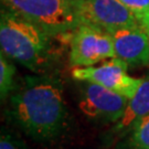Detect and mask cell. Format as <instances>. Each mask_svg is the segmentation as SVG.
I'll list each match as a JSON object with an SVG mask.
<instances>
[{"instance_id": "6da1fadb", "label": "cell", "mask_w": 149, "mask_h": 149, "mask_svg": "<svg viewBox=\"0 0 149 149\" xmlns=\"http://www.w3.org/2000/svg\"><path fill=\"white\" fill-rule=\"evenodd\" d=\"M7 117L30 138L51 143L69 125V111L63 86L49 75L26 76L9 96Z\"/></svg>"}, {"instance_id": "7a4b0ae2", "label": "cell", "mask_w": 149, "mask_h": 149, "mask_svg": "<svg viewBox=\"0 0 149 149\" xmlns=\"http://www.w3.org/2000/svg\"><path fill=\"white\" fill-rule=\"evenodd\" d=\"M53 37L15 11L2 6L0 16V45L7 58L15 60L38 74L53 65L59 55Z\"/></svg>"}, {"instance_id": "3957f363", "label": "cell", "mask_w": 149, "mask_h": 149, "mask_svg": "<svg viewBox=\"0 0 149 149\" xmlns=\"http://www.w3.org/2000/svg\"><path fill=\"white\" fill-rule=\"evenodd\" d=\"M1 2L49 34L68 41L80 26L74 0H1Z\"/></svg>"}, {"instance_id": "277c9868", "label": "cell", "mask_w": 149, "mask_h": 149, "mask_svg": "<svg viewBox=\"0 0 149 149\" xmlns=\"http://www.w3.org/2000/svg\"><path fill=\"white\" fill-rule=\"evenodd\" d=\"M80 24H88L107 33L118 29L141 27L120 0H74Z\"/></svg>"}, {"instance_id": "5b68a950", "label": "cell", "mask_w": 149, "mask_h": 149, "mask_svg": "<svg viewBox=\"0 0 149 149\" xmlns=\"http://www.w3.org/2000/svg\"><path fill=\"white\" fill-rule=\"evenodd\" d=\"M115 58L109 33L88 24H80L70 40V64L73 68L92 66Z\"/></svg>"}, {"instance_id": "8992f818", "label": "cell", "mask_w": 149, "mask_h": 149, "mask_svg": "<svg viewBox=\"0 0 149 149\" xmlns=\"http://www.w3.org/2000/svg\"><path fill=\"white\" fill-rule=\"evenodd\" d=\"M128 65L118 58L109 59L101 65L74 68L72 76L82 82H91L132 98L141 84L143 79H136L127 73Z\"/></svg>"}, {"instance_id": "52a82bcc", "label": "cell", "mask_w": 149, "mask_h": 149, "mask_svg": "<svg viewBox=\"0 0 149 149\" xmlns=\"http://www.w3.org/2000/svg\"><path fill=\"white\" fill-rule=\"evenodd\" d=\"M128 100L104 86L85 82L81 88L79 107L82 114L91 119L116 123L127 106Z\"/></svg>"}, {"instance_id": "ba28073f", "label": "cell", "mask_w": 149, "mask_h": 149, "mask_svg": "<svg viewBox=\"0 0 149 149\" xmlns=\"http://www.w3.org/2000/svg\"><path fill=\"white\" fill-rule=\"evenodd\" d=\"M115 58L128 66L145 65L149 62V31L143 27L122 28L111 33Z\"/></svg>"}, {"instance_id": "9c48e42d", "label": "cell", "mask_w": 149, "mask_h": 149, "mask_svg": "<svg viewBox=\"0 0 149 149\" xmlns=\"http://www.w3.org/2000/svg\"><path fill=\"white\" fill-rule=\"evenodd\" d=\"M149 114V76L144 77L135 95L128 100L123 115L115 123L114 132L117 134L130 133L136 124Z\"/></svg>"}, {"instance_id": "30bf717a", "label": "cell", "mask_w": 149, "mask_h": 149, "mask_svg": "<svg viewBox=\"0 0 149 149\" xmlns=\"http://www.w3.org/2000/svg\"><path fill=\"white\" fill-rule=\"evenodd\" d=\"M16 68L10 63L7 56L1 52L0 54V95L3 101L8 98L16 87Z\"/></svg>"}, {"instance_id": "8fae6325", "label": "cell", "mask_w": 149, "mask_h": 149, "mask_svg": "<svg viewBox=\"0 0 149 149\" xmlns=\"http://www.w3.org/2000/svg\"><path fill=\"white\" fill-rule=\"evenodd\" d=\"M129 134L130 148L149 149V114L143 119H140Z\"/></svg>"}, {"instance_id": "7c38bea8", "label": "cell", "mask_w": 149, "mask_h": 149, "mask_svg": "<svg viewBox=\"0 0 149 149\" xmlns=\"http://www.w3.org/2000/svg\"><path fill=\"white\" fill-rule=\"evenodd\" d=\"M133 12L139 24L149 31V0H120Z\"/></svg>"}, {"instance_id": "4fadbf2b", "label": "cell", "mask_w": 149, "mask_h": 149, "mask_svg": "<svg viewBox=\"0 0 149 149\" xmlns=\"http://www.w3.org/2000/svg\"><path fill=\"white\" fill-rule=\"evenodd\" d=\"M0 149H30L26 141H23L18 135L10 130L1 128L0 136Z\"/></svg>"}]
</instances>
